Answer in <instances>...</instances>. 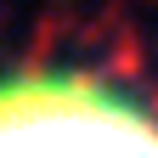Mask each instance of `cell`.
<instances>
[{
	"label": "cell",
	"instance_id": "obj_1",
	"mask_svg": "<svg viewBox=\"0 0 158 158\" xmlns=\"http://www.w3.org/2000/svg\"><path fill=\"white\" fill-rule=\"evenodd\" d=\"M0 152H158V113L90 68H23L0 79Z\"/></svg>",
	"mask_w": 158,
	"mask_h": 158
}]
</instances>
